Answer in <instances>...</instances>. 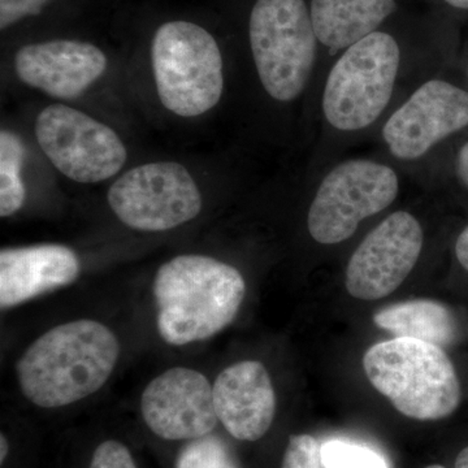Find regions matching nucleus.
<instances>
[{
	"instance_id": "1",
	"label": "nucleus",
	"mask_w": 468,
	"mask_h": 468,
	"mask_svg": "<svg viewBox=\"0 0 468 468\" xmlns=\"http://www.w3.org/2000/svg\"><path fill=\"white\" fill-rule=\"evenodd\" d=\"M455 63L448 51L409 45L385 26L335 55L319 76L310 101L307 172L371 143L410 92Z\"/></svg>"
},
{
	"instance_id": "2",
	"label": "nucleus",
	"mask_w": 468,
	"mask_h": 468,
	"mask_svg": "<svg viewBox=\"0 0 468 468\" xmlns=\"http://www.w3.org/2000/svg\"><path fill=\"white\" fill-rule=\"evenodd\" d=\"M120 356L115 334L95 320L64 323L43 334L16 363L21 392L39 408L72 405L107 383Z\"/></svg>"
},
{
	"instance_id": "3",
	"label": "nucleus",
	"mask_w": 468,
	"mask_h": 468,
	"mask_svg": "<svg viewBox=\"0 0 468 468\" xmlns=\"http://www.w3.org/2000/svg\"><path fill=\"white\" fill-rule=\"evenodd\" d=\"M160 337L169 345L207 340L236 319L246 294L245 279L230 264L206 255L165 261L153 284Z\"/></svg>"
},
{
	"instance_id": "4",
	"label": "nucleus",
	"mask_w": 468,
	"mask_h": 468,
	"mask_svg": "<svg viewBox=\"0 0 468 468\" xmlns=\"http://www.w3.org/2000/svg\"><path fill=\"white\" fill-rule=\"evenodd\" d=\"M467 137L468 85L454 67L410 92L369 144L375 154L419 180L452 144Z\"/></svg>"
},
{
	"instance_id": "5",
	"label": "nucleus",
	"mask_w": 468,
	"mask_h": 468,
	"mask_svg": "<svg viewBox=\"0 0 468 468\" xmlns=\"http://www.w3.org/2000/svg\"><path fill=\"white\" fill-rule=\"evenodd\" d=\"M249 46L267 100L301 107L307 122L322 50L306 0H257L249 16Z\"/></svg>"
},
{
	"instance_id": "6",
	"label": "nucleus",
	"mask_w": 468,
	"mask_h": 468,
	"mask_svg": "<svg viewBox=\"0 0 468 468\" xmlns=\"http://www.w3.org/2000/svg\"><path fill=\"white\" fill-rule=\"evenodd\" d=\"M307 176L313 185L306 230L311 241L322 248L353 239L365 221L392 207L409 178L378 154L344 155Z\"/></svg>"
},
{
	"instance_id": "7",
	"label": "nucleus",
	"mask_w": 468,
	"mask_h": 468,
	"mask_svg": "<svg viewBox=\"0 0 468 468\" xmlns=\"http://www.w3.org/2000/svg\"><path fill=\"white\" fill-rule=\"evenodd\" d=\"M369 383L397 411L417 420L448 418L461 403V384L441 346L399 338L369 347L363 356Z\"/></svg>"
},
{
	"instance_id": "8",
	"label": "nucleus",
	"mask_w": 468,
	"mask_h": 468,
	"mask_svg": "<svg viewBox=\"0 0 468 468\" xmlns=\"http://www.w3.org/2000/svg\"><path fill=\"white\" fill-rule=\"evenodd\" d=\"M151 63L159 100L175 115H203L223 97V54L217 39L197 24H163L154 36Z\"/></svg>"
},
{
	"instance_id": "9",
	"label": "nucleus",
	"mask_w": 468,
	"mask_h": 468,
	"mask_svg": "<svg viewBox=\"0 0 468 468\" xmlns=\"http://www.w3.org/2000/svg\"><path fill=\"white\" fill-rule=\"evenodd\" d=\"M117 218L141 232H165L189 223L202 209L198 185L183 165H138L117 178L109 192Z\"/></svg>"
},
{
	"instance_id": "10",
	"label": "nucleus",
	"mask_w": 468,
	"mask_h": 468,
	"mask_svg": "<svg viewBox=\"0 0 468 468\" xmlns=\"http://www.w3.org/2000/svg\"><path fill=\"white\" fill-rule=\"evenodd\" d=\"M36 137L52 165L80 184L109 180L128 158L124 144L110 126L64 104L41 111Z\"/></svg>"
},
{
	"instance_id": "11",
	"label": "nucleus",
	"mask_w": 468,
	"mask_h": 468,
	"mask_svg": "<svg viewBox=\"0 0 468 468\" xmlns=\"http://www.w3.org/2000/svg\"><path fill=\"white\" fill-rule=\"evenodd\" d=\"M424 246L423 221L410 209H394L351 252L345 271L347 292L362 301L387 297L415 270Z\"/></svg>"
},
{
	"instance_id": "12",
	"label": "nucleus",
	"mask_w": 468,
	"mask_h": 468,
	"mask_svg": "<svg viewBox=\"0 0 468 468\" xmlns=\"http://www.w3.org/2000/svg\"><path fill=\"white\" fill-rule=\"evenodd\" d=\"M141 411L156 436L172 441L209 436L218 423L208 378L186 367L154 378L141 397Z\"/></svg>"
},
{
	"instance_id": "13",
	"label": "nucleus",
	"mask_w": 468,
	"mask_h": 468,
	"mask_svg": "<svg viewBox=\"0 0 468 468\" xmlns=\"http://www.w3.org/2000/svg\"><path fill=\"white\" fill-rule=\"evenodd\" d=\"M107 68V58L91 43L57 39L27 45L15 57V70L24 84L58 100H75Z\"/></svg>"
},
{
	"instance_id": "14",
	"label": "nucleus",
	"mask_w": 468,
	"mask_h": 468,
	"mask_svg": "<svg viewBox=\"0 0 468 468\" xmlns=\"http://www.w3.org/2000/svg\"><path fill=\"white\" fill-rule=\"evenodd\" d=\"M215 411L229 435L239 441H257L271 426L276 394L266 367L257 360L234 363L214 385Z\"/></svg>"
},
{
	"instance_id": "15",
	"label": "nucleus",
	"mask_w": 468,
	"mask_h": 468,
	"mask_svg": "<svg viewBox=\"0 0 468 468\" xmlns=\"http://www.w3.org/2000/svg\"><path fill=\"white\" fill-rule=\"evenodd\" d=\"M76 252L57 243L3 249L0 251V306H18L76 282Z\"/></svg>"
},
{
	"instance_id": "16",
	"label": "nucleus",
	"mask_w": 468,
	"mask_h": 468,
	"mask_svg": "<svg viewBox=\"0 0 468 468\" xmlns=\"http://www.w3.org/2000/svg\"><path fill=\"white\" fill-rule=\"evenodd\" d=\"M399 7V0H310L311 20L322 50L319 76L335 55L381 29Z\"/></svg>"
},
{
	"instance_id": "17",
	"label": "nucleus",
	"mask_w": 468,
	"mask_h": 468,
	"mask_svg": "<svg viewBox=\"0 0 468 468\" xmlns=\"http://www.w3.org/2000/svg\"><path fill=\"white\" fill-rule=\"evenodd\" d=\"M374 323L394 337L414 338L437 346L452 344L457 335V323L452 311L436 301L392 304L375 314Z\"/></svg>"
},
{
	"instance_id": "18",
	"label": "nucleus",
	"mask_w": 468,
	"mask_h": 468,
	"mask_svg": "<svg viewBox=\"0 0 468 468\" xmlns=\"http://www.w3.org/2000/svg\"><path fill=\"white\" fill-rule=\"evenodd\" d=\"M26 147L16 134L0 133V217L8 218L23 207L27 190L21 178Z\"/></svg>"
},
{
	"instance_id": "19",
	"label": "nucleus",
	"mask_w": 468,
	"mask_h": 468,
	"mask_svg": "<svg viewBox=\"0 0 468 468\" xmlns=\"http://www.w3.org/2000/svg\"><path fill=\"white\" fill-rule=\"evenodd\" d=\"M418 181L468 196V137L452 144Z\"/></svg>"
},
{
	"instance_id": "20",
	"label": "nucleus",
	"mask_w": 468,
	"mask_h": 468,
	"mask_svg": "<svg viewBox=\"0 0 468 468\" xmlns=\"http://www.w3.org/2000/svg\"><path fill=\"white\" fill-rule=\"evenodd\" d=\"M176 468H239L227 443L218 437L192 440L178 455Z\"/></svg>"
},
{
	"instance_id": "21",
	"label": "nucleus",
	"mask_w": 468,
	"mask_h": 468,
	"mask_svg": "<svg viewBox=\"0 0 468 468\" xmlns=\"http://www.w3.org/2000/svg\"><path fill=\"white\" fill-rule=\"evenodd\" d=\"M320 455L325 468H388L387 462L377 452L349 442L323 443Z\"/></svg>"
},
{
	"instance_id": "22",
	"label": "nucleus",
	"mask_w": 468,
	"mask_h": 468,
	"mask_svg": "<svg viewBox=\"0 0 468 468\" xmlns=\"http://www.w3.org/2000/svg\"><path fill=\"white\" fill-rule=\"evenodd\" d=\"M315 437L294 435L289 439L282 468H322V455Z\"/></svg>"
},
{
	"instance_id": "23",
	"label": "nucleus",
	"mask_w": 468,
	"mask_h": 468,
	"mask_svg": "<svg viewBox=\"0 0 468 468\" xmlns=\"http://www.w3.org/2000/svg\"><path fill=\"white\" fill-rule=\"evenodd\" d=\"M89 468H137L131 452L115 440L101 442L95 449Z\"/></svg>"
},
{
	"instance_id": "24",
	"label": "nucleus",
	"mask_w": 468,
	"mask_h": 468,
	"mask_svg": "<svg viewBox=\"0 0 468 468\" xmlns=\"http://www.w3.org/2000/svg\"><path fill=\"white\" fill-rule=\"evenodd\" d=\"M51 0H0V27L14 26L27 16H37Z\"/></svg>"
},
{
	"instance_id": "25",
	"label": "nucleus",
	"mask_w": 468,
	"mask_h": 468,
	"mask_svg": "<svg viewBox=\"0 0 468 468\" xmlns=\"http://www.w3.org/2000/svg\"><path fill=\"white\" fill-rule=\"evenodd\" d=\"M454 255L461 267L468 272V224L455 239Z\"/></svg>"
},
{
	"instance_id": "26",
	"label": "nucleus",
	"mask_w": 468,
	"mask_h": 468,
	"mask_svg": "<svg viewBox=\"0 0 468 468\" xmlns=\"http://www.w3.org/2000/svg\"><path fill=\"white\" fill-rule=\"evenodd\" d=\"M455 72H457L458 76L468 85V51L466 54H463V57L457 58Z\"/></svg>"
},
{
	"instance_id": "27",
	"label": "nucleus",
	"mask_w": 468,
	"mask_h": 468,
	"mask_svg": "<svg viewBox=\"0 0 468 468\" xmlns=\"http://www.w3.org/2000/svg\"><path fill=\"white\" fill-rule=\"evenodd\" d=\"M440 2L455 11L468 12V0H440Z\"/></svg>"
},
{
	"instance_id": "28",
	"label": "nucleus",
	"mask_w": 468,
	"mask_h": 468,
	"mask_svg": "<svg viewBox=\"0 0 468 468\" xmlns=\"http://www.w3.org/2000/svg\"><path fill=\"white\" fill-rule=\"evenodd\" d=\"M455 468H468V446L458 454L455 460Z\"/></svg>"
},
{
	"instance_id": "29",
	"label": "nucleus",
	"mask_w": 468,
	"mask_h": 468,
	"mask_svg": "<svg viewBox=\"0 0 468 468\" xmlns=\"http://www.w3.org/2000/svg\"><path fill=\"white\" fill-rule=\"evenodd\" d=\"M9 451L8 440L7 437L2 435L0 437V462H5V458H7Z\"/></svg>"
},
{
	"instance_id": "30",
	"label": "nucleus",
	"mask_w": 468,
	"mask_h": 468,
	"mask_svg": "<svg viewBox=\"0 0 468 468\" xmlns=\"http://www.w3.org/2000/svg\"><path fill=\"white\" fill-rule=\"evenodd\" d=\"M426 468H446V467L440 466V464H432V466H428Z\"/></svg>"
}]
</instances>
